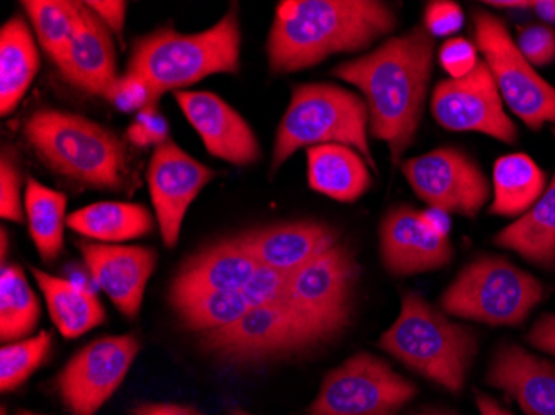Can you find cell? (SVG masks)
Here are the masks:
<instances>
[{
  "label": "cell",
  "instance_id": "cell-1",
  "mask_svg": "<svg viewBox=\"0 0 555 415\" xmlns=\"http://www.w3.org/2000/svg\"><path fill=\"white\" fill-rule=\"evenodd\" d=\"M435 37L424 25L385 40L370 54L341 62L333 77L363 93L370 135L388 143L392 165H401L416 142L435 65Z\"/></svg>",
  "mask_w": 555,
  "mask_h": 415
},
{
  "label": "cell",
  "instance_id": "cell-2",
  "mask_svg": "<svg viewBox=\"0 0 555 415\" xmlns=\"http://www.w3.org/2000/svg\"><path fill=\"white\" fill-rule=\"evenodd\" d=\"M396 9L382 0H285L267 40L271 74L307 70L335 54H352L395 33Z\"/></svg>",
  "mask_w": 555,
  "mask_h": 415
},
{
  "label": "cell",
  "instance_id": "cell-3",
  "mask_svg": "<svg viewBox=\"0 0 555 415\" xmlns=\"http://www.w3.org/2000/svg\"><path fill=\"white\" fill-rule=\"evenodd\" d=\"M377 348L449 394L457 395L466 387L479 351V337L420 293L406 291L398 317L382 334Z\"/></svg>",
  "mask_w": 555,
  "mask_h": 415
},
{
  "label": "cell",
  "instance_id": "cell-4",
  "mask_svg": "<svg viewBox=\"0 0 555 415\" xmlns=\"http://www.w3.org/2000/svg\"><path fill=\"white\" fill-rule=\"evenodd\" d=\"M242 29L238 9H230L214 27L180 34L164 27L133 43L127 74L145 80L152 102L170 90L185 89L210 75L238 74Z\"/></svg>",
  "mask_w": 555,
  "mask_h": 415
},
{
  "label": "cell",
  "instance_id": "cell-5",
  "mask_svg": "<svg viewBox=\"0 0 555 415\" xmlns=\"http://www.w3.org/2000/svg\"><path fill=\"white\" fill-rule=\"evenodd\" d=\"M22 135L55 173L87 189H125L129 153L111 128L72 112L40 108L25 120Z\"/></svg>",
  "mask_w": 555,
  "mask_h": 415
},
{
  "label": "cell",
  "instance_id": "cell-6",
  "mask_svg": "<svg viewBox=\"0 0 555 415\" xmlns=\"http://www.w3.org/2000/svg\"><path fill=\"white\" fill-rule=\"evenodd\" d=\"M339 143L363 155L371 170L376 160L370 146V112L363 96L336 83H299L278 125L271 155L276 173L298 150Z\"/></svg>",
  "mask_w": 555,
  "mask_h": 415
},
{
  "label": "cell",
  "instance_id": "cell-7",
  "mask_svg": "<svg viewBox=\"0 0 555 415\" xmlns=\"http://www.w3.org/2000/svg\"><path fill=\"white\" fill-rule=\"evenodd\" d=\"M545 296L544 284L502 256H479L460 271L439 298L448 316L492 327L526 323Z\"/></svg>",
  "mask_w": 555,
  "mask_h": 415
},
{
  "label": "cell",
  "instance_id": "cell-8",
  "mask_svg": "<svg viewBox=\"0 0 555 415\" xmlns=\"http://www.w3.org/2000/svg\"><path fill=\"white\" fill-rule=\"evenodd\" d=\"M202 348L217 361L235 367H257L305 355L333 337L321 333L288 308H251L224 329L202 334Z\"/></svg>",
  "mask_w": 555,
  "mask_h": 415
},
{
  "label": "cell",
  "instance_id": "cell-9",
  "mask_svg": "<svg viewBox=\"0 0 555 415\" xmlns=\"http://www.w3.org/2000/svg\"><path fill=\"white\" fill-rule=\"evenodd\" d=\"M416 395L385 359L358 352L324 376L307 415H398Z\"/></svg>",
  "mask_w": 555,
  "mask_h": 415
},
{
  "label": "cell",
  "instance_id": "cell-10",
  "mask_svg": "<svg viewBox=\"0 0 555 415\" xmlns=\"http://www.w3.org/2000/svg\"><path fill=\"white\" fill-rule=\"evenodd\" d=\"M476 47L494 77L502 100L531 130L555 125V89L517 49L507 25L489 12H473Z\"/></svg>",
  "mask_w": 555,
  "mask_h": 415
},
{
  "label": "cell",
  "instance_id": "cell-11",
  "mask_svg": "<svg viewBox=\"0 0 555 415\" xmlns=\"http://www.w3.org/2000/svg\"><path fill=\"white\" fill-rule=\"evenodd\" d=\"M361 271L354 249L341 239L292 274L289 306L301 320L335 339L351 323Z\"/></svg>",
  "mask_w": 555,
  "mask_h": 415
},
{
  "label": "cell",
  "instance_id": "cell-12",
  "mask_svg": "<svg viewBox=\"0 0 555 415\" xmlns=\"http://www.w3.org/2000/svg\"><path fill=\"white\" fill-rule=\"evenodd\" d=\"M140 352L135 334L105 336L72 355L55 391L72 415H95L117 392Z\"/></svg>",
  "mask_w": 555,
  "mask_h": 415
},
{
  "label": "cell",
  "instance_id": "cell-13",
  "mask_svg": "<svg viewBox=\"0 0 555 415\" xmlns=\"http://www.w3.org/2000/svg\"><path fill=\"white\" fill-rule=\"evenodd\" d=\"M401 171L421 202L446 215L476 218L491 196L481 167L457 148H436L410 158L402 161Z\"/></svg>",
  "mask_w": 555,
  "mask_h": 415
},
{
  "label": "cell",
  "instance_id": "cell-14",
  "mask_svg": "<svg viewBox=\"0 0 555 415\" xmlns=\"http://www.w3.org/2000/svg\"><path fill=\"white\" fill-rule=\"evenodd\" d=\"M502 102L488 64L479 62L463 79L442 80L435 87L431 114L449 132H477L514 145L519 132Z\"/></svg>",
  "mask_w": 555,
  "mask_h": 415
},
{
  "label": "cell",
  "instance_id": "cell-15",
  "mask_svg": "<svg viewBox=\"0 0 555 415\" xmlns=\"http://www.w3.org/2000/svg\"><path fill=\"white\" fill-rule=\"evenodd\" d=\"M215 177L217 171L195 160L173 140L155 146L146 170V181L162 239L167 248L177 246L186 211Z\"/></svg>",
  "mask_w": 555,
  "mask_h": 415
},
{
  "label": "cell",
  "instance_id": "cell-16",
  "mask_svg": "<svg viewBox=\"0 0 555 415\" xmlns=\"http://www.w3.org/2000/svg\"><path fill=\"white\" fill-rule=\"evenodd\" d=\"M379 255L391 276L408 277L442 270L454 258L449 235L427 223L410 205L392 206L379 224Z\"/></svg>",
  "mask_w": 555,
  "mask_h": 415
},
{
  "label": "cell",
  "instance_id": "cell-17",
  "mask_svg": "<svg viewBox=\"0 0 555 415\" xmlns=\"http://www.w3.org/2000/svg\"><path fill=\"white\" fill-rule=\"evenodd\" d=\"M175 100L210 155L235 167H249L260 160L254 128L217 93L180 90L175 92Z\"/></svg>",
  "mask_w": 555,
  "mask_h": 415
},
{
  "label": "cell",
  "instance_id": "cell-18",
  "mask_svg": "<svg viewBox=\"0 0 555 415\" xmlns=\"http://www.w3.org/2000/svg\"><path fill=\"white\" fill-rule=\"evenodd\" d=\"M93 281L125 317L139 316L146 284L157 268V251L146 246L79 242Z\"/></svg>",
  "mask_w": 555,
  "mask_h": 415
},
{
  "label": "cell",
  "instance_id": "cell-19",
  "mask_svg": "<svg viewBox=\"0 0 555 415\" xmlns=\"http://www.w3.org/2000/svg\"><path fill=\"white\" fill-rule=\"evenodd\" d=\"M233 236L258 264L288 274L307 267L343 239L335 226L314 220L264 224Z\"/></svg>",
  "mask_w": 555,
  "mask_h": 415
},
{
  "label": "cell",
  "instance_id": "cell-20",
  "mask_svg": "<svg viewBox=\"0 0 555 415\" xmlns=\"http://www.w3.org/2000/svg\"><path fill=\"white\" fill-rule=\"evenodd\" d=\"M257 268V259L230 236L186 259L171 281L168 299L173 304L210 293L242 291Z\"/></svg>",
  "mask_w": 555,
  "mask_h": 415
},
{
  "label": "cell",
  "instance_id": "cell-21",
  "mask_svg": "<svg viewBox=\"0 0 555 415\" xmlns=\"http://www.w3.org/2000/svg\"><path fill=\"white\" fill-rule=\"evenodd\" d=\"M486 384L509 395L526 415H555V364L520 346L495 349Z\"/></svg>",
  "mask_w": 555,
  "mask_h": 415
},
{
  "label": "cell",
  "instance_id": "cell-22",
  "mask_svg": "<svg viewBox=\"0 0 555 415\" xmlns=\"http://www.w3.org/2000/svg\"><path fill=\"white\" fill-rule=\"evenodd\" d=\"M57 68L65 82L75 89L104 99L118 80L117 50L111 29L86 2L77 33Z\"/></svg>",
  "mask_w": 555,
  "mask_h": 415
},
{
  "label": "cell",
  "instance_id": "cell-23",
  "mask_svg": "<svg viewBox=\"0 0 555 415\" xmlns=\"http://www.w3.org/2000/svg\"><path fill=\"white\" fill-rule=\"evenodd\" d=\"M308 185L339 203H354L371 189L370 165L358 150L339 143L307 150Z\"/></svg>",
  "mask_w": 555,
  "mask_h": 415
},
{
  "label": "cell",
  "instance_id": "cell-24",
  "mask_svg": "<svg viewBox=\"0 0 555 415\" xmlns=\"http://www.w3.org/2000/svg\"><path fill=\"white\" fill-rule=\"evenodd\" d=\"M39 50L22 17H12L0 30V115L14 114L39 72Z\"/></svg>",
  "mask_w": 555,
  "mask_h": 415
},
{
  "label": "cell",
  "instance_id": "cell-25",
  "mask_svg": "<svg viewBox=\"0 0 555 415\" xmlns=\"http://www.w3.org/2000/svg\"><path fill=\"white\" fill-rule=\"evenodd\" d=\"M494 245L517 252L542 270H555V174L531 210L499 231Z\"/></svg>",
  "mask_w": 555,
  "mask_h": 415
},
{
  "label": "cell",
  "instance_id": "cell-26",
  "mask_svg": "<svg viewBox=\"0 0 555 415\" xmlns=\"http://www.w3.org/2000/svg\"><path fill=\"white\" fill-rule=\"evenodd\" d=\"M33 274L46 299L50 317L62 336L75 339L107 320L104 306L89 289L37 268H33Z\"/></svg>",
  "mask_w": 555,
  "mask_h": 415
},
{
  "label": "cell",
  "instance_id": "cell-27",
  "mask_svg": "<svg viewBox=\"0 0 555 415\" xmlns=\"http://www.w3.org/2000/svg\"><path fill=\"white\" fill-rule=\"evenodd\" d=\"M545 173L526 153L499 158L492 171V198L489 215L517 218L526 215L545 193Z\"/></svg>",
  "mask_w": 555,
  "mask_h": 415
},
{
  "label": "cell",
  "instance_id": "cell-28",
  "mask_svg": "<svg viewBox=\"0 0 555 415\" xmlns=\"http://www.w3.org/2000/svg\"><path fill=\"white\" fill-rule=\"evenodd\" d=\"M75 233L99 243H124L154 231V217L140 203L99 202L67 218Z\"/></svg>",
  "mask_w": 555,
  "mask_h": 415
},
{
  "label": "cell",
  "instance_id": "cell-29",
  "mask_svg": "<svg viewBox=\"0 0 555 415\" xmlns=\"http://www.w3.org/2000/svg\"><path fill=\"white\" fill-rule=\"evenodd\" d=\"M25 220L30 238L46 263H52L64 248L67 196L30 178L24 195Z\"/></svg>",
  "mask_w": 555,
  "mask_h": 415
},
{
  "label": "cell",
  "instance_id": "cell-30",
  "mask_svg": "<svg viewBox=\"0 0 555 415\" xmlns=\"http://www.w3.org/2000/svg\"><path fill=\"white\" fill-rule=\"evenodd\" d=\"M40 320V304L24 271L15 264L2 267L0 273V339L24 341Z\"/></svg>",
  "mask_w": 555,
  "mask_h": 415
},
{
  "label": "cell",
  "instance_id": "cell-31",
  "mask_svg": "<svg viewBox=\"0 0 555 415\" xmlns=\"http://www.w3.org/2000/svg\"><path fill=\"white\" fill-rule=\"evenodd\" d=\"M22 5L33 22L40 47L57 65L77 33L80 17H82L83 2L25 0Z\"/></svg>",
  "mask_w": 555,
  "mask_h": 415
},
{
  "label": "cell",
  "instance_id": "cell-32",
  "mask_svg": "<svg viewBox=\"0 0 555 415\" xmlns=\"http://www.w3.org/2000/svg\"><path fill=\"white\" fill-rule=\"evenodd\" d=\"M185 329L202 334L214 333L238 323L249 311L242 291L210 293L171 304Z\"/></svg>",
  "mask_w": 555,
  "mask_h": 415
},
{
  "label": "cell",
  "instance_id": "cell-33",
  "mask_svg": "<svg viewBox=\"0 0 555 415\" xmlns=\"http://www.w3.org/2000/svg\"><path fill=\"white\" fill-rule=\"evenodd\" d=\"M52 348V334H37L24 341L11 342L0 351V389L12 392L27 382L30 376L42 366Z\"/></svg>",
  "mask_w": 555,
  "mask_h": 415
},
{
  "label": "cell",
  "instance_id": "cell-34",
  "mask_svg": "<svg viewBox=\"0 0 555 415\" xmlns=\"http://www.w3.org/2000/svg\"><path fill=\"white\" fill-rule=\"evenodd\" d=\"M289 281L292 274L258 264L254 276L243 286L242 295L245 296L249 309L288 308Z\"/></svg>",
  "mask_w": 555,
  "mask_h": 415
},
{
  "label": "cell",
  "instance_id": "cell-35",
  "mask_svg": "<svg viewBox=\"0 0 555 415\" xmlns=\"http://www.w3.org/2000/svg\"><path fill=\"white\" fill-rule=\"evenodd\" d=\"M22 173L11 153L2 152L0 160V217L14 223H24Z\"/></svg>",
  "mask_w": 555,
  "mask_h": 415
},
{
  "label": "cell",
  "instance_id": "cell-36",
  "mask_svg": "<svg viewBox=\"0 0 555 415\" xmlns=\"http://www.w3.org/2000/svg\"><path fill=\"white\" fill-rule=\"evenodd\" d=\"M517 49L532 67L555 62V30L548 25H529L517 37Z\"/></svg>",
  "mask_w": 555,
  "mask_h": 415
},
{
  "label": "cell",
  "instance_id": "cell-37",
  "mask_svg": "<svg viewBox=\"0 0 555 415\" xmlns=\"http://www.w3.org/2000/svg\"><path fill=\"white\" fill-rule=\"evenodd\" d=\"M105 100H108L115 108L124 112V114L142 112L143 108L154 105L152 93H150L145 80L130 74L118 77L117 82L114 83Z\"/></svg>",
  "mask_w": 555,
  "mask_h": 415
},
{
  "label": "cell",
  "instance_id": "cell-38",
  "mask_svg": "<svg viewBox=\"0 0 555 415\" xmlns=\"http://www.w3.org/2000/svg\"><path fill=\"white\" fill-rule=\"evenodd\" d=\"M439 64L451 79H463L479 64L476 43L463 37L446 40L439 49Z\"/></svg>",
  "mask_w": 555,
  "mask_h": 415
},
{
  "label": "cell",
  "instance_id": "cell-39",
  "mask_svg": "<svg viewBox=\"0 0 555 415\" xmlns=\"http://www.w3.org/2000/svg\"><path fill=\"white\" fill-rule=\"evenodd\" d=\"M424 27L433 37H449L460 33L464 25V12L451 0H435L424 11Z\"/></svg>",
  "mask_w": 555,
  "mask_h": 415
},
{
  "label": "cell",
  "instance_id": "cell-40",
  "mask_svg": "<svg viewBox=\"0 0 555 415\" xmlns=\"http://www.w3.org/2000/svg\"><path fill=\"white\" fill-rule=\"evenodd\" d=\"M127 133H129L130 142L139 146H158L170 140L168 139L167 121L158 114L155 105H150L139 112Z\"/></svg>",
  "mask_w": 555,
  "mask_h": 415
},
{
  "label": "cell",
  "instance_id": "cell-41",
  "mask_svg": "<svg viewBox=\"0 0 555 415\" xmlns=\"http://www.w3.org/2000/svg\"><path fill=\"white\" fill-rule=\"evenodd\" d=\"M86 4L89 5L90 11L99 15L100 21L107 25L112 34L121 37L125 17H127V2H121V0H118V2L117 0H92V2H86Z\"/></svg>",
  "mask_w": 555,
  "mask_h": 415
},
{
  "label": "cell",
  "instance_id": "cell-42",
  "mask_svg": "<svg viewBox=\"0 0 555 415\" xmlns=\"http://www.w3.org/2000/svg\"><path fill=\"white\" fill-rule=\"evenodd\" d=\"M526 342L555 358V314H542L527 333Z\"/></svg>",
  "mask_w": 555,
  "mask_h": 415
},
{
  "label": "cell",
  "instance_id": "cell-43",
  "mask_svg": "<svg viewBox=\"0 0 555 415\" xmlns=\"http://www.w3.org/2000/svg\"><path fill=\"white\" fill-rule=\"evenodd\" d=\"M132 415H204L190 405L168 404V402H146L137 405Z\"/></svg>",
  "mask_w": 555,
  "mask_h": 415
},
{
  "label": "cell",
  "instance_id": "cell-44",
  "mask_svg": "<svg viewBox=\"0 0 555 415\" xmlns=\"http://www.w3.org/2000/svg\"><path fill=\"white\" fill-rule=\"evenodd\" d=\"M476 405L481 415H514L507 408L502 407L494 398L486 394V392H477Z\"/></svg>",
  "mask_w": 555,
  "mask_h": 415
},
{
  "label": "cell",
  "instance_id": "cell-45",
  "mask_svg": "<svg viewBox=\"0 0 555 415\" xmlns=\"http://www.w3.org/2000/svg\"><path fill=\"white\" fill-rule=\"evenodd\" d=\"M532 8L542 21L555 24V0H538Z\"/></svg>",
  "mask_w": 555,
  "mask_h": 415
},
{
  "label": "cell",
  "instance_id": "cell-46",
  "mask_svg": "<svg viewBox=\"0 0 555 415\" xmlns=\"http://www.w3.org/2000/svg\"><path fill=\"white\" fill-rule=\"evenodd\" d=\"M486 5L499 9H529L534 5V2H524V0H491V2H486Z\"/></svg>",
  "mask_w": 555,
  "mask_h": 415
},
{
  "label": "cell",
  "instance_id": "cell-47",
  "mask_svg": "<svg viewBox=\"0 0 555 415\" xmlns=\"http://www.w3.org/2000/svg\"><path fill=\"white\" fill-rule=\"evenodd\" d=\"M411 415H460L457 412L449 411V408H424V411L414 412Z\"/></svg>",
  "mask_w": 555,
  "mask_h": 415
},
{
  "label": "cell",
  "instance_id": "cell-48",
  "mask_svg": "<svg viewBox=\"0 0 555 415\" xmlns=\"http://www.w3.org/2000/svg\"><path fill=\"white\" fill-rule=\"evenodd\" d=\"M8 231L2 230V267H5V258H8Z\"/></svg>",
  "mask_w": 555,
  "mask_h": 415
},
{
  "label": "cell",
  "instance_id": "cell-49",
  "mask_svg": "<svg viewBox=\"0 0 555 415\" xmlns=\"http://www.w3.org/2000/svg\"><path fill=\"white\" fill-rule=\"evenodd\" d=\"M229 415H254V414H249V412L243 411V408L235 407V408H232V411H230Z\"/></svg>",
  "mask_w": 555,
  "mask_h": 415
},
{
  "label": "cell",
  "instance_id": "cell-50",
  "mask_svg": "<svg viewBox=\"0 0 555 415\" xmlns=\"http://www.w3.org/2000/svg\"><path fill=\"white\" fill-rule=\"evenodd\" d=\"M17 415H40V414H34V412H27V411H18Z\"/></svg>",
  "mask_w": 555,
  "mask_h": 415
},
{
  "label": "cell",
  "instance_id": "cell-51",
  "mask_svg": "<svg viewBox=\"0 0 555 415\" xmlns=\"http://www.w3.org/2000/svg\"><path fill=\"white\" fill-rule=\"evenodd\" d=\"M552 135L555 137V127H552Z\"/></svg>",
  "mask_w": 555,
  "mask_h": 415
}]
</instances>
